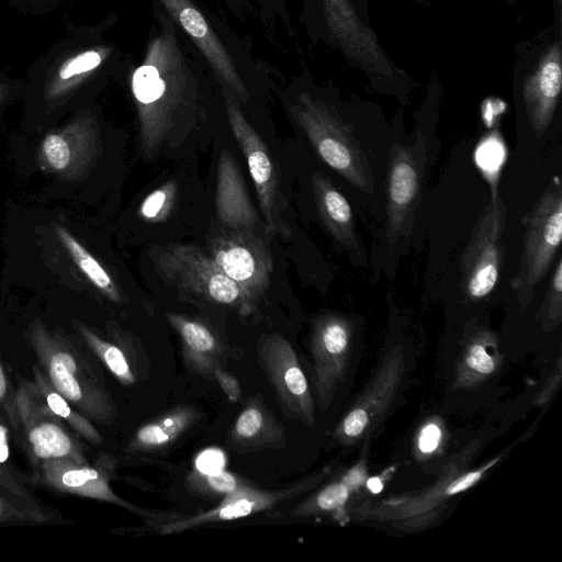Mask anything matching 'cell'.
<instances>
[{"label":"cell","mask_w":562,"mask_h":562,"mask_svg":"<svg viewBox=\"0 0 562 562\" xmlns=\"http://www.w3.org/2000/svg\"><path fill=\"white\" fill-rule=\"evenodd\" d=\"M55 233L72 262L90 283L110 301L121 303L122 295L116 283L97 258L63 225H57Z\"/></svg>","instance_id":"f546056e"},{"label":"cell","mask_w":562,"mask_h":562,"mask_svg":"<svg viewBox=\"0 0 562 562\" xmlns=\"http://www.w3.org/2000/svg\"><path fill=\"white\" fill-rule=\"evenodd\" d=\"M501 366L496 340L492 333L481 329L467 341L457 368L458 386H475L493 375Z\"/></svg>","instance_id":"d4e9b609"},{"label":"cell","mask_w":562,"mask_h":562,"mask_svg":"<svg viewBox=\"0 0 562 562\" xmlns=\"http://www.w3.org/2000/svg\"><path fill=\"white\" fill-rule=\"evenodd\" d=\"M361 99L342 101L334 93H299L291 113L317 155L333 170L366 194L374 191L372 169L356 134Z\"/></svg>","instance_id":"7a4b0ae2"},{"label":"cell","mask_w":562,"mask_h":562,"mask_svg":"<svg viewBox=\"0 0 562 562\" xmlns=\"http://www.w3.org/2000/svg\"><path fill=\"white\" fill-rule=\"evenodd\" d=\"M418 5H429L436 0H414Z\"/></svg>","instance_id":"ee69618b"},{"label":"cell","mask_w":562,"mask_h":562,"mask_svg":"<svg viewBox=\"0 0 562 562\" xmlns=\"http://www.w3.org/2000/svg\"><path fill=\"white\" fill-rule=\"evenodd\" d=\"M227 117L233 135L246 158L266 232L288 238L290 229L281 214L279 175L270 151L238 106L231 101H227Z\"/></svg>","instance_id":"5bb4252c"},{"label":"cell","mask_w":562,"mask_h":562,"mask_svg":"<svg viewBox=\"0 0 562 562\" xmlns=\"http://www.w3.org/2000/svg\"><path fill=\"white\" fill-rule=\"evenodd\" d=\"M404 370V353L398 346L385 356L369 385L336 427L337 441L353 445L378 428L398 392Z\"/></svg>","instance_id":"9a60e30c"},{"label":"cell","mask_w":562,"mask_h":562,"mask_svg":"<svg viewBox=\"0 0 562 562\" xmlns=\"http://www.w3.org/2000/svg\"><path fill=\"white\" fill-rule=\"evenodd\" d=\"M258 362L272 385L283 414L290 419L314 426L312 391L291 342L280 334L265 336L258 345Z\"/></svg>","instance_id":"4fadbf2b"},{"label":"cell","mask_w":562,"mask_h":562,"mask_svg":"<svg viewBox=\"0 0 562 562\" xmlns=\"http://www.w3.org/2000/svg\"><path fill=\"white\" fill-rule=\"evenodd\" d=\"M114 462L104 454L94 463H79L70 459H49L34 469V481L60 494L77 495L123 507L156 526L162 524L161 514L146 510L119 496L111 487Z\"/></svg>","instance_id":"30bf717a"},{"label":"cell","mask_w":562,"mask_h":562,"mask_svg":"<svg viewBox=\"0 0 562 562\" xmlns=\"http://www.w3.org/2000/svg\"><path fill=\"white\" fill-rule=\"evenodd\" d=\"M223 453L218 450L210 449L202 452L196 460V470L204 473H212L223 470Z\"/></svg>","instance_id":"60d3db41"},{"label":"cell","mask_w":562,"mask_h":562,"mask_svg":"<svg viewBox=\"0 0 562 562\" xmlns=\"http://www.w3.org/2000/svg\"><path fill=\"white\" fill-rule=\"evenodd\" d=\"M503 3H505L507 7H515L518 0H501Z\"/></svg>","instance_id":"f6af8a7d"},{"label":"cell","mask_w":562,"mask_h":562,"mask_svg":"<svg viewBox=\"0 0 562 562\" xmlns=\"http://www.w3.org/2000/svg\"><path fill=\"white\" fill-rule=\"evenodd\" d=\"M506 206L492 198L479 216L461 259L462 288L467 296L480 300L495 288L503 260Z\"/></svg>","instance_id":"8fae6325"},{"label":"cell","mask_w":562,"mask_h":562,"mask_svg":"<svg viewBox=\"0 0 562 562\" xmlns=\"http://www.w3.org/2000/svg\"><path fill=\"white\" fill-rule=\"evenodd\" d=\"M367 487L373 494H378L383 490V481L378 476H372L367 480Z\"/></svg>","instance_id":"7bdbcfd3"},{"label":"cell","mask_w":562,"mask_h":562,"mask_svg":"<svg viewBox=\"0 0 562 562\" xmlns=\"http://www.w3.org/2000/svg\"><path fill=\"white\" fill-rule=\"evenodd\" d=\"M245 483L247 482L244 479L225 470L212 473L194 470L186 480L189 491L207 497H224Z\"/></svg>","instance_id":"1f68e13d"},{"label":"cell","mask_w":562,"mask_h":562,"mask_svg":"<svg viewBox=\"0 0 562 562\" xmlns=\"http://www.w3.org/2000/svg\"><path fill=\"white\" fill-rule=\"evenodd\" d=\"M63 522V517L45 504L31 503L13 493L0 490V526L45 525Z\"/></svg>","instance_id":"4dcf8cb0"},{"label":"cell","mask_w":562,"mask_h":562,"mask_svg":"<svg viewBox=\"0 0 562 562\" xmlns=\"http://www.w3.org/2000/svg\"><path fill=\"white\" fill-rule=\"evenodd\" d=\"M497 461L498 458L490 461L477 470L459 475L450 472L448 476H442L441 482L438 485H435L430 492L416 496L411 501L400 502L395 508L389 506L387 512L394 510L404 518L422 516L429 508L432 509L437 507L440 502H445L446 498L464 492L476 484V482H479Z\"/></svg>","instance_id":"4316f807"},{"label":"cell","mask_w":562,"mask_h":562,"mask_svg":"<svg viewBox=\"0 0 562 562\" xmlns=\"http://www.w3.org/2000/svg\"><path fill=\"white\" fill-rule=\"evenodd\" d=\"M27 340L37 364L52 385L90 420L112 423L117 409L105 386L103 374L87 352L71 338L35 321Z\"/></svg>","instance_id":"3957f363"},{"label":"cell","mask_w":562,"mask_h":562,"mask_svg":"<svg viewBox=\"0 0 562 562\" xmlns=\"http://www.w3.org/2000/svg\"><path fill=\"white\" fill-rule=\"evenodd\" d=\"M207 255L258 303L270 283L272 257L254 231L223 227L212 236Z\"/></svg>","instance_id":"7c38bea8"},{"label":"cell","mask_w":562,"mask_h":562,"mask_svg":"<svg viewBox=\"0 0 562 562\" xmlns=\"http://www.w3.org/2000/svg\"><path fill=\"white\" fill-rule=\"evenodd\" d=\"M33 383L46 407L63 420L78 437L98 446L103 437L91 420L82 415L67 398H65L48 381L38 364L32 367Z\"/></svg>","instance_id":"83f0119b"},{"label":"cell","mask_w":562,"mask_h":562,"mask_svg":"<svg viewBox=\"0 0 562 562\" xmlns=\"http://www.w3.org/2000/svg\"><path fill=\"white\" fill-rule=\"evenodd\" d=\"M195 407L177 406L140 426L132 436L127 450L151 452L168 448L201 417Z\"/></svg>","instance_id":"cb8c5ba5"},{"label":"cell","mask_w":562,"mask_h":562,"mask_svg":"<svg viewBox=\"0 0 562 562\" xmlns=\"http://www.w3.org/2000/svg\"><path fill=\"white\" fill-rule=\"evenodd\" d=\"M540 317L547 328L555 327L562 316V260L559 258L543 300Z\"/></svg>","instance_id":"836d02e7"},{"label":"cell","mask_w":562,"mask_h":562,"mask_svg":"<svg viewBox=\"0 0 562 562\" xmlns=\"http://www.w3.org/2000/svg\"><path fill=\"white\" fill-rule=\"evenodd\" d=\"M312 187L317 212L326 229L363 263L364 249L357 234L351 206L345 195L321 173L312 177Z\"/></svg>","instance_id":"603a6c76"},{"label":"cell","mask_w":562,"mask_h":562,"mask_svg":"<svg viewBox=\"0 0 562 562\" xmlns=\"http://www.w3.org/2000/svg\"><path fill=\"white\" fill-rule=\"evenodd\" d=\"M0 490L13 493L31 503L43 504L7 465L0 463Z\"/></svg>","instance_id":"d590c367"},{"label":"cell","mask_w":562,"mask_h":562,"mask_svg":"<svg viewBox=\"0 0 562 562\" xmlns=\"http://www.w3.org/2000/svg\"><path fill=\"white\" fill-rule=\"evenodd\" d=\"M0 416L8 423L14 437L18 435L16 389L11 382L9 371L0 353Z\"/></svg>","instance_id":"e575fe53"},{"label":"cell","mask_w":562,"mask_h":562,"mask_svg":"<svg viewBox=\"0 0 562 562\" xmlns=\"http://www.w3.org/2000/svg\"><path fill=\"white\" fill-rule=\"evenodd\" d=\"M228 446L238 452L282 449L286 445L282 425L266 407L260 396L249 398L232 425Z\"/></svg>","instance_id":"44dd1931"},{"label":"cell","mask_w":562,"mask_h":562,"mask_svg":"<svg viewBox=\"0 0 562 562\" xmlns=\"http://www.w3.org/2000/svg\"><path fill=\"white\" fill-rule=\"evenodd\" d=\"M177 194V183L168 181L150 192L142 202L139 216L147 222L165 221L173 207Z\"/></svg>","instance_id":"d6a6232c"},{"label":"cell","mask_w":562,"mask_h":562,"mask_svg":"<svg viewBox=\"0 0 562 562\" xmlns=\"http://www.w3.org/2000/svg\"><path fill=\"white\" fill-rule=\"evenodd\" d=\"M19 430L15 437L33 469L49 459L88 462L78 436L43 403L31 380L16 387Z\"/></svg>","instance_id":"9c48e42d"},{"label":"cell","mask_w":562,"mask_h":562,"mask_svg":"<svg viewBox=\"0 0 562 562\" xmlns=\"http://www.w3.org/2000/svg\"><path fill=\"white\" fill-rule=\"evenodd\" d=\"M213 378L218 382L222 391L231 402H237L240 398L241 389L235 375L221 367L214 371Z\"/></svg>","instance_id":"74e56055"},{"label":"cell","mask_w":562,"mask_h":562,"mask_svg":"<svg viewBox=\"0 0 562 562\" xmlns=\"http://www.w3.org/2000/svg\"><path fill=\"white\" fill-rule=\"evenodd\" d=\"M98 151L97 116L92 111L81 109L63 127L45 135L40 146V160L60 177L76 179L91 167Z\"/></svg>","instance_id":"e0dca14e"},{"label":"cell","mask_w":562,"mask_h":562,"mask_svg":"<svg viewBox=\"0 0 562 562\" xmlns=\"http://www.w3.org/2000/svg\"><path fill=\"white\" fill-rule=\"evenodd\" d=\"M64 0H9L15 8L36 15H43L58 8Z\"/></svg>","instance_id":"f35d334b"},{"label":"cell","mask_w":562,"mask_h":562,"mask_svg":"<svg viewBox=\"0 0 562 562\" xmlns=\"http://www.w3.org/2000/svg\"><path fill=\"white\" fill-rule=\"evenodd\" d=\"M160 1L199 47L201 53L204 54L225 83L239 97H246L245 85L232 57L212 31L200 10L190 0Z\"/></svg>","instance_id":"d6986e66"},{"label":"cell","mask_w":562,"mask_h":562,"mask_svg":"<svg viewBox=\"0 0 562 562\" xmlns=\"http://www.w3.org/2000/svg\"><path fill=\"white\" fill-rule=\"evenodd\" d=\"M364 475L366 471L362 467L350 469L339 480L329 483L297 505L291 513V517L306 518L321 514L342 516L351 493L363 482Z\"/></svg>","instance_id":"484cf974"},{"label":"cell","mask_w":562,"mask_h":562,"mask_svg":"<svg viewBox=\"0 0 562 562\" xmlns=\"http://www.w3.org/2000/svg\"><path fill=\"white\" fill-rule=\"evenodd\" d=\"M555 177L525 215L522 252L512 289L521 306H528L533 290L548 272L562 238V189Z\"/></svg>","instance_id":"ba28073f"},{"label":"cell","mask_w":562,"mask_h":562,"mask_svg":"<svg viewBox=\"0 0 562 562\" xmlns=\"http://www.w3.org/2000/svg\"><path fill=\"white\" fill-rule=\"evenodd\" d=\"M168 38L158 37L151 44L146 63L132 78L136 103L140 144L146 157H154L177 131L180 112L184 108L188 89L183 76L170 69L176 48Z\"/></svg>","instance_id":"8992f818"},{"label":"cell","mask_w":562,"mask_h":562,"mask_svg":"<svg viewBox=\"0 0 562 562\" xmlns=\"http://www.w3.org/2000/svg\"><path fill=\"white\" fill-rule=\"evenodd\" d=\"M74 328L89 350L122 385L131 386L137 382L132 358L122 342L104 339L92 328L80 322H75Z\"/></svg>","instance_id":"f1b7e54d"},{"label":"cell","mask_w":562,"mask_h":562,"mask_svg":"<svg viewBox=\"0 0 562 562\" xmlns=\"http://www.w3.org/2000/svg\"><path fill=\"white\" fill-rule=\"evenodd\" d=\"M360 16L370 23L369 0H351Z\"/></svg>","instance_id":"b9f144b4"},{"label":"cell","mask_w":562,"mask_h":562,"mask_svg":"<svg viewBox=\"0 0 562 562\" xmlns=\"http://www.w3.org/2000/svg\"><path fill=\"white\" fill-rule=\"evenodd\" d=\"M166 319L177 331L187 368L204 379L213 378L222 367L224 348L215 333L204 323L176 313H166Z\"/></svg>","instance_id":"7402d4cb"},{"label":"cell","mask_w":562,"mask_h":562,"mask_svg":"<svg viewBox=\"0 0 562 562\" xmlns=\"http://www.w3.org/2000/svg\"><path fill=\"white\" fill-rule=\"evenodd\" d=\"M215 209L217 218L225 228L254 231L259 223L244 178L227 149H223L218 157Z\"/></svg>","instance_id":"ffe728a7"},{"label":"cell","mask_w":562,"mask_h":562,"mask_svg":"<svg viewBox=\"0 0 562 562\" xmlns=\"http://www.w3.org/2000/svg\"><path fill=\"white\" fill-rule=\"evenodd\" d=\"M442 438V431L438 423L428 422L420 429L417 438L418 450L429 454L437 450Z\"/></svg>","instance_id":"8d00e7d4"},{"label":"cell","mask_w":562,"mask_h":562,"mask_svg":"<svg viewBox=\"0 0 562 562\" xmlns=\"http://www.w3.org/2000/svg\"><path fill=\"white\" fill-rule=\"evenodd\" d=\"M443 85L430 74L423 102L414 112L408 134L397 136L390 150L385 179L386 215L381 249L397 258L415 223L427 176L439 151L437 127Z\"/></svg>","instance_id":"6da1fadb"},{"label":"cell","mask_w":562,"mask_h":562,"mask_svg":"<svg viewBox=\"0 0 562 562\" xmlns=\"http://www.w3.org/2000/svg\"><path fill=\"white\" fill-rule=\"evenodd\" d=\"M151 260L164 281L190 296L233 308L241 316L256 310L257 303L195 246L155 247Z\"/></svg>","instance_id":"52a82bcc"},{"label":"cell","mask_w":562,"mask_h":562,"mask_svg":"<svg viewBox=\"0 0 562 562\" xmlns=\"http://www.w3.org/2000/svg\"><path fill=\"white\" fill-rule=\"evenodd\" d=\"M111 50L86 27H72L53 44L27 71L24 81L46 114L70 104L105 75Z\"/></svg>","instance_id":"277c9868"},{"label":"cell","mask_w":562,"mask_h":562,"mask_svg":"<svg viewBox=\"0 0 562 562\" xmlns=\"http://www.w3.org/2000/svg\"><path fill=\"white\" fill-rule=\"evenodd\" d=\"M325 37L345 60L361 71L370 88L405 106L416 89L415 79L384 50L376 33L351 0H316Z\"/></svg>","instance_id":"5b68a950"},{"label":"cell","mask_w":562,"mask_h":562,"mask_svg":"<svg viewBox=\"0 0 562 562\" xmlns=\"http://www.w3.org/2000/svg\"><path fill=\"white\" fill-rule=\"evenodd\" d=\"M24 80L14 79L0 71V111L13 97L23 91Z\"/></svg>","instance_id":"ab89813d"},{"label":"cell","mask_w":562,"mask_h":562,"mask_svg":"<svg viewBox=\"0 0 562 562\" xmlns=\"http://www.w3.org/2000/svg\"><path fill=\"white\" fill-rule=\"evenodd\" d=\"M327 474L328 469H324L285 488L277 491L260 490L245 483L224 496L222 502L214 508L186 518L169 520L157 527L161 535H171L207 524L245 518L313 490Z\"/></svg>","instance_id":"2e32d148"},{"label":"cell","mask_w":562,"mask_h":562,"mask_svg":"<svg viewBox=\"0 0 562 562\" xmlns=\"http://www.w3.org/2000/svg\"><path fill=\"white\" fill-rule=\"evenodd\" d=\"M351 339V322L342 315L326 314L313 326L311 352L314 383L323 412L331 404L337 386L345 375Z\"/></svg>","instance_id":"ac0fdd59"}]
</instances>
